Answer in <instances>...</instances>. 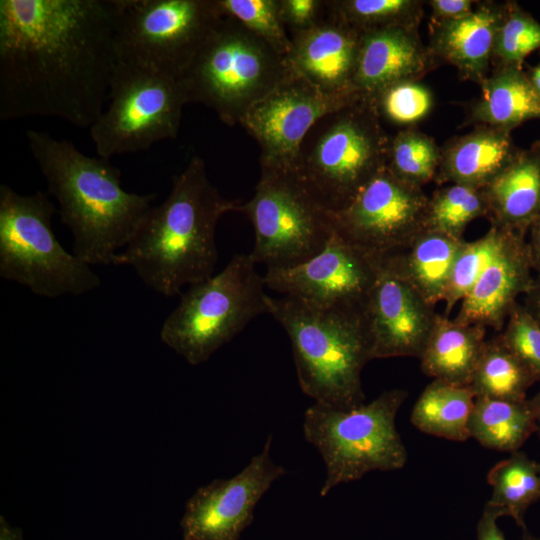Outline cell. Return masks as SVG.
Segmentation results:
<instances>
[{"label": "cell", "mask_w": 540, "mask_h": 540, "mask_svg": "<svg viewBox=\"0 0 540 540\" xmlns=\"http://www.w3.org/2000/svg\"><path fill=\"white\" fill-rule=\"evenodd\" d=\"M118 0H0V119L91 127L119 62Z\"/></svg>", "instance_id": "1"}, {"label": "cell", "mask_w": 540, "mask_h": 540, "mask_svg": "<svg viewBox=\"0 0 540 540\" xmlns=\"http://www.w3.org/2000/svg\"><path fill=\"white\" fill-rule=\"evenodd\" d=\"M240 203L224 198L210 182L204 161L193 156L173 176L167 198L148 211L113 265L132 267L151 289L167 297L213 275L219 219Z\"/></svg>", "instance_id": "2"}, {"label": "cell", "mask_w": 540, "mask_h": 540, "mask_svg": "<svg viewBox=\"0 0 540 540\" xmlns=\"http://www.w3.org/2000/svg\"><path fill=\"white\" fill-rule=\"evenodd\" d=\"M29 149L56 199L59 216L73 235L72 253L91 265H110L152 208L155 193L121 186L109 159L81 153L71 142L44 131H26Z\"/></svg>", "instance_id": "3"}, {"label": "cell", "mask_w": 540, "mask_h": 540, "mask_svg": "<svg viewBox=\"0 0 540 540\" xmlns=\"http://www.w3.org/2000/svg\"><path fill=\"white\" fill-rule=\"evenodd\" d=\"M267 308L290 338L303 393L338 409L365 403L361 373L373 353L364 308L320 307L285 295H267Z\"/></svg>", "instance_id": "4"}, {"label": "cell", "mask_w": 540, "mask_h": 540, "mask_svg": "<svg viewBox=\"0 0 540 540\" xmlns=\"http://www.w3.org/2000/svg\"><path fill=\"white\" fill-rule=\"evenodd\" d=\"M389 141L370 101L361 96L312 126L299 147L293 172L334 214L386 167Z\"/></svg>", "instance_id": "5"}, {"label": "cell", "mask_w": 540, "mask_h": 540, "mask_svg": "<svg viewBox=\"0 0 540 540\" xmlns=\"http://www.w3.org/2000/svg\"><path fill=\"white\" fill-rule=\"evenodd\" d=\"M291 70L286 57L222 11L178 78L187 103L203 104L234 126Z\"/></svg>", "instance_id": "6"}, {"label": "cell", "mask_w": 540, "mask_h": 540, "mask_svg": "<svg viewBox=\"0 0 540 540\" xmlns=\"http://www.w3.org/2000/svg\"><path fill=\"white\" fill-rule=\"evenodd\" d=\"M56 212L41 191L22 195L0 185V276L46 298L93 291L101 279L59 243L52 228Z\"/></svg>", "instance_id": "7"}, {"label": "cell", "mask_w": 540, "mask_h": 540, "mask_svg": "<svg viewBox=\"0 0 540 540\" xmlns=\"http://www.w3.org/2000/svg\"><path fill=\"white\" fill-rule=\"evenodd\" d=\"M407 396L405 390L392 389L351 409L318 403L306 409L303 434L320 453L326 470L320 496L369 472L398 470L406 464L407 450L395 418Z\"/></svg>", "instance_id": "8"}, {"label": "cell", "mask_w": 540, "mask_h": 540, "mask_svg": "<svg viewBox=\"0 0 540 540\" xmlns=\"http://www.w3.org/2000/svg\"><path fill=\"white\" fill-rule=\"evenodd\" d=\"M263 276L250 254H236L216 275L191 285L160 330L189 364L206 362L260 314L268 313Z\"/></svg>", "instance_id": "9"}, {"label": "cell", "mask_w": 540, "mask_h": 540, "mask_svg": "<svg viewBox=\"0 0 540 540\" xmlns=\"http://www.w3.org/2000/svg\"><path fill=\"white\" fill-rule=\"evenodd\" d=\"M108 100L89 128L98 156L106 159L175 139L187 104L178 77L122 61L113 73Z\"/></svg>", "instance_id": "10"}, {"label": "cell", "mask_w": 540, "mask_h": 540, "mask_svg": "<svg viewBox=\"0 0 540 540\" xmlns=\"http://www.w3.org/2000/svg\"><path fill=\"white\" fill-rule=\"evenodd\" d=\"M239 212L255 231L253 261L267 269H288L320 253L335 232L332 215L292 171L261 169L251 200Z\"/></svg>", "instance_id": "11"}, {"label": "cell", "mask_w": 540, "mask_h": 540, "mask_svg": "<svg viewBox=\"0 0 540 540\" xmlns=\"http://www.w3.org/2000/svg\"><path fill=\"white\" fill-rule=\"evenodd\" d=\"M119 61L179 77L222 16L217 0H118Z\"/></svg>", "instance_id": "12"}, {"label": "cell", "mask_w": 540, "mask_h": 540, "mask_svg": "<svg viewBox=\"0 0 540 540\" xmlns=\"http://www.w3.org/2000/svg\"><path fill=\"white\" fill-rule=\"evenodd\" d=\"M429 197L387 167L377 173L343 210L331 214L335 231L376 261L409 245L425 228Z\"/></svg>", "instance_id": "13"}, {"label": "cell", "mask_w": 540, "mask_h": 540, "mask_svg": "<svg viewBox=\"0 0 540 540\" xmlns=\"http://www.w3.org/2000/svg\"><path fill=\"white\" fill-rule=\"evenodd\" d=\"M361 96L326 93L292 69L248 110L240 125L259 144L261 169L292 171L299 147L312 126Z\"/></svg>", "instance_id": "14"}, {"label": "cell", "mask_w": 540, "mask_h": 540, "mask_svg": "<svg viewBox=\"0 0 540 540\" xmlns=\"http://www.w3.org/2000/svg\"><path fill=\"white\" fill-rule=\"evenodd\" d=\"M272 436L235 476L215 479L188 499L180 520L183 540H239L254 510L286 469L271 458Z\"/></svg>", "instance_id": "15"}, {"label": "cell", "mask_w": 540, "mask_h": 540, "mask_svg": "<svg viewBox=\"0 0 540 540\" xmlns=\"http://www.w3.org/2000/svg\"><path fill=\"white\" fill-rule=\"evenodd\" d=\"M378 262L336 231L326 247L288 269H267L265 286L327 308H364L378 274Z\"/></svg>", "instance_id": "16"}, {"label": "cell", "mask_w": 540, "mask_h": 540, "mask_svg": "<svg viewBox=\"0 0 540 540\" xmlns=\"http://www.w3.org/2000/svg\"><path fill=\"white\" fill-rule=\"evenodd\" d=\"M434 308L407 282L380 267L364 307L373 359L420 358L437 316Z\"/></svg>", "instance_id": "17"}, {"label": "cell", "mask_w": 540, "mask_h": 540, "mask_svg": "<svg viewBox=\"0 0 540 540\" xmlns=\"http://www.w3.org/2000/svg\"><path fill=\"white\" fill-rule=\"evenodd\" d=\"M361 33L345 23L329 6L313 27L289 34L292 69L326 93L347 95L354 89Z\"/></svg>", "instance_id": "18"}, {"label": "cell", "mask_w": 540, "mask_h": 540, "mask_svg": "<svg viewBox=\"0 0 540 540\" xmlns=\"http://www.w3.org/2000/svg\"><path fill=\"white\" fill-rule=\"evenodd\" d=\"M526 235L514 231L481 275L469 294L460 302L455 319L462 323L501 331L518 297L525 295L535 277Z\"/></svg>", "instance_id": "19"}, {"label": "cell", "mask_w": 540, "mask_h": 540, "mask_svg": "<svg viewBox=\"0 0 540 540\" xmlns=\"http://www.w3.org/2000/svg\"><path fill=\"white\" fill-rule=\"evenodd\" d=\"M418 28L394 27L361 35L354 89L369 97L403 80H420L438 67Z\"/></svg>", "instance_id": "20"}, {"label": "cell", "mask_w": 540, "mask_h": 540, "mask_svg": "<svg viewBox=\"0 0 540 540\" xmlns=\"http://www.w3.org/2000/svg\"><path fill=\"white\" fill-rule=\"evenodd\" d=\"M503 12L504 2L478 1L467 16L430 26L427 46L438 65L450 64L463 80L481 86L492 70L494 43Z\"/></svg>", "instance_id": "21"}, {"label": "cell", "mask_w": 540, "mask_h": 540, "mask_svg": "<svg viewBox=\"0 0 540 540\" xmlns=\"http://www.w3.org/2000/svg\"><path fill=\"white\" fill-rule=\"evenodd\" d=\"M511 132L477 125L473 130L447 140L440 147V162L434 181L438 185L461 184L485 188L515 157Z\"/></svg>", "instance_id": "22"}, {"label": "cell", "mask_w": 540, "mask_h": 540, "mask_svg": "<svg viewBox=\"0 0 540 540\" xmlns=\"http://www.w3.org/2000/svg\"><path fill=\"white\" fill-rule=\"evenodd\" d=\"M483 190L491 226L527 235L540 218V141L519 148Z\"/></svg>", "instance_id": "23"}, {"label": "cell", "mask_w": 540, "mask_h": 540, "mask_svg": "<svg viewBox=\"0 0 540 540\" xmlns=\"http://www.w3.org/2000/svg\"><path fill=\"white\" fill-rule=\"evenodd\" d=\"M465 241L424 230L403 250L377 262L435 306L444 300L454 262Z\"/></svg>", "instance_id": "24"}, {"label": "cell", "mask_w": 540, "mask_h": 540, "mask_svg": "<svg viewBox=\"0 0 540 540\" xmlns=\"http://www.w3.org/2000/svg\"><path fill=\"white\" fill-rule=\"evenodd\" d=\"M480 88L481 96L466 107V125L511 132L528 120L540 118V96L523 68L493 67Z\"/></svg>", "instance_id": "25"}, {"label": "cell", "mask_w": 540, "mask_h": 540, "mask_svg": "<svg viewBox=\"0 0 540 540\" xmlns=\"http://www.w3.org/2000/svg\"><path fill=\"white\" fill-rule=\"evenodd\" d=\"M486 328L437 313L420 364L422 372L456 385L469 386L482 349Z\"/></svg>", "instance_id": "26"}, {"label": "cell", "mask_w": 540, "mask_h": 540, "mask_svg": "<svg viewBox=\"0 0 540 540\" xmlns=\"http://www.w3.org/2000/svg\"><path fill=\"white\" fill-rule=\"evenodd\" d=\"M468 429L483 447L513 453L536 432V423L529 399L475 397Z\"/></svg>", "instance_id": "27"}, {"label": "cell", "mask_w": 540, "mask_h": 540, "mask_svg": "<svg viewBox=\"0 0 540 540\" xmlns=\"http://www.w3.org/2000/svg\"><path fill=\"white\" fill-rule=\"evenodd\" d=\"M474 401L469 386L433 380L416 401L411 422L426 434L465 441L470 437L468 425Z\"/></svg>", "instance_id": "28"}, {"label": "cell", "mask_w": 540, "mask_h": 540, "mask_svg": "<svg viewBox=\"0 0 540 540\" xmlns=\"http://www.w3.org/2000/svg\"><path fill=\"white\" fill-rule=\"evenodd\" d=\"M534 383L528 369L497 334L486 340L469 387L475 397L523 401Z\"/></svg>", "instance_id": "29"}, {"label": "cell", "mask_w": 540, "mask_h": 540, "mask_svg": "<svg viewBox=\"0 0 540 540\" xmlns=\"http://www.w3.org/2000/svg\"><path fill=\"white\" fill-rule=\"evenodd\" d=\"M487 481L493 489L487 503L511 516L522 532L528 531L524 515L540 500V463L524 452H513L490 469Z\"/></svg>", "instance_id": "30"}, {"label": "cell", "mask_w": 540, "mask_h": 540, "mask_svg": "<svg viewBox=\"0 0 540 540\" xmlns=\"http://www.w3.org/2000/svg\"><path fill=\"white\" fill-rule=\"evenodd\" d=\"M486 215L487 201L483 189L448 184L436 189L429 197L425 228L463 240L467 226Z\"/></svg>", "instance_id": "31"}, {"label": "cell", "mask_w": 540, "mask_h": 540, "mask_svg": "<svg viewBox=\"0 0 540 540\" xmlns=\"http://www.w3.org/2000/svg\"><path fill=\"white\" fill-rule=\"evenodd\" d=\"M439 162L440 147L415 126L390 137L386 167L401 181L423 188L434 181Z\"/></svg>", "instance_id": "32"}, {"label": "cell", "mask_w": 540, "mask_h": 540, "mask_svg": "<svg viewBox=\"0 0 540 540\" xmlns=\"http://www.w3.org/2000/svg\"><path fill=\"white\" fill-rule=\"evenodd\" d=\"M329 6L354 30L368 33L394 27L418 28L423 18L420 0H328Z\"/></svg>", "instance_id": "33"}, {"label": "cell", "mask_w": 540, "mask_h": 540, "mask_svg": "<svg viewBox=\"0 0 540 540\" xmlns=\"http://www.w3.org/2000/svg\"><path fill=\"white\" fill-rule=\"evenodd\" d=\"M514 231L490 226L474 241H465L451 272L443 302L445 315L461 302L500 253Z\"/></svg>", "instance_id": "34"}, {"label": "cell", "mask_w": 540, "mask_h": 540, "mask_svg": "<svg viewBox=\"0 0 540 540\" xmlns=\"http://www.w3.org/2000/svg\"><path fill=\"white\" fill-rule=\"evenodd\" d=\"M540 50V23L517 2H504L493 49V67L522 68L525 58Z\"/></svg>", "instance_id": "35"}, {"label": "cell", "mask_w": 540, "mask_h": 540, "mask_svg": "<svg viewBox=\"0 0 540 540\" xmlns=\"http://www.w3.org/2000/svg\"><path fill=\"white\" fill-rule=\"evenodd\" d=\"M381 123L412 127L429 115L434 106L432 91L420 80L390 84L366 97Z\"/></svg>", "instance_id": "36"}, {"label": "cell", "mask_w": 540, "mask_h": 540, "mask_svg": "<svg viewBox=\"0 0 540 540\" xmlns=\"http://www.w3.org/2000/svg\"><path fill=\"white\" fill-rule=\"evenodd\" d=\"M222 11L288 59L292 43L279 14V0H217Z\"/></svg>", "instance_id": "37"}, {"label": "cell", "mask_w": 540, "mask_h": 540, "mask_svg": "<svg viewBox=\"0 0 540 540\" xmlns=\"http://www.w3.org/2000/svg\"><path fill=\"white\" fill-rule=\"evenodd\" d=\"M498 335L535 381L540 382V324L523 303L514 305Z\"/></svg>", "instance_id": "38"}, {"label": "cell", "mask_w": 540, "mask_h": 540, "mask_svg": "<svg viewBox=\"0 0 540 540\" xmlns=\"http://www.w3.org/2000/svg\"><path fill=\"white\" fill-rule=\"evenodd\" d=\"M326 0H279L281 22L288 35L313 27L324 15Z\"/></svg>", "instance_id": "39"}, {"label": "cell", "mask_w": 540, "mask_h": 540, "mask_svg": "<svg viewBox=\"0 0 540 540\" xmlns=\"http://www.w3.org/2000/svg\"><path fill=\"white\" fill-rule=\"evenodd\" d=\"M478 1L473 0H430V26L451 22L470 14Z\"/></svg>", "instance_id": "40"}, {"label": "cell", "mask_w": 540, "mask_h": 540, "mask_svg": "<svg viewBox=\"0 0 540 540\" xmlns=\"http://www.w3.org/2000/svg\"><path fill=\"white\" fill-rule=\"evenodd\" d=\"M506 516L500 508L486 503L484 511L477 525V540H506L504 534L497 525V520ZM521 540H540L529 531L522 532Z\"/></svg>", "instance_id": "41"}, {"label": "cell", "mask_w": 540, "mask_h": 540, "mask_svg": "<svg viewBox=\"0 0 540 540\" xmlns=\"http://www.w3.org/2000/svg\"><path fill=\"white\" fill-rule=\"evenodd\" d=\"M527 240L529 255L536 278L540 279V218L530 227Z\"/></svg>", "instance_id": "42"}, {"label": "cell", "mask_w": 540, "mask_h": 540, "mask_svg": "<svg viewBox=\"0 0 540 540\" xmlns=\"http://www.w3.org/2000/svg\"><path fill=\"white\" fill-rule=\"evenodd\" d=\"M523 305L540 324V279L535 277L532 287L524 295Z\"/></svg>", "instance_id": "43"}, {"label": "cell", "mask_w": 540, "mask_h": 540, "mask_svg": "<svg viewBox=\"0 0 540 540\" xmlns=\"http://www.w3.org/2000/svg\"><path fill=\"white\" fill-rule=\"evenodd\" d=\"M0 540H24L22 530L12 527L3 516H0Z\"/></svg>", "instance_id": "44"}, {"label": "cell", "mask_w": 540, "mask_h": 540, "mask_svg": "<svg viewBox=\"0 0 540 540\" xmlns=\"http://www.w3.org/2000/svg\"><path fill=\"white\" fill-rule=\"evenodd\" d=\"M526 74L532 86L540 96V60L535 66L529 67Z\"/></svg>", "instance_id": "45"}, {"label": "cell", "mask_w": 540, "mask_h": 540, "mask_svg": "<svg viewBox=\"0 0 540 540\" xmlns=\"http://www.w3.org/2000/svg\"><path fill=\"white\" fill-rule=\"evenodd\" d=\"M529 403L535 418L536 432L540 438V390L529 399Z\"/></svg>", "instance_id": "46"}]
</instances>
